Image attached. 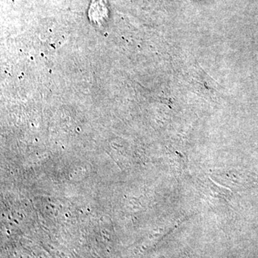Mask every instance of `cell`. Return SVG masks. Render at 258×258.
Wrapping results in <instances>:
<instances>
[{
  "mask_svg": "<svg viewBox=\"0 0 258 258\" xmlns=\"http://www.w3.org/2000/svg\"><path fill=\"white\" fill-rule=\"evenodd\" d=\"M90 18L92 21L99 22V20H106L108 17V9L105 5L104 0H93V4L90 8Z\"/></svg>",
  "mask_w": 258,
  "mask_h": 258,
  "instance_id": "1",
  "label": "cell"
}]
</instances>
